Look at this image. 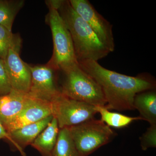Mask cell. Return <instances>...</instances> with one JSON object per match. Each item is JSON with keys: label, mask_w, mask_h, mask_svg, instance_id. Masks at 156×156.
<instances>
[{"label": "cell", "mask_w": 156, "mask_h": 156, "mask_svg": "<svg viewBox=\"0 0 156 156\" xmlns=\"http://www.w3.org/2000/svg\"><path fill=\"white\" fill-rule=\"evenodd\" d=\"M29 67L31 84L28 94L36 98L51 102L61 93L56 84L57 71L48 64L29 65Z\"/></svg>", "instance_id": "9"}, {"label": "cell", "mask_w": 156, "mask_h": 156, "mask_svg": "<svg viewBox=\"0 0 156 156\" xmlns=\"http://www.w3.org/2000/svg\"><path fill=\"white\" fill-rule=\"evenodd\" d=\"M59 130L57 120L53 117L47 127L39 134L31 145L42 156H52Z\"/></svg>", "instance_id": "14"}, {"label": "cell", "mask_w": 156, "mask_h": 156, "mask_svg": "<svg viewBox=\"0 0 156 156\" xmlns=\"http://www.w3.org/2000/svg\"><path fill=\"white\" fill-rule=\"evenodd\" d=\"M134 109H137L143 120L150 125H156V91L155 89L137 93L133 101Z\"/></svg>", "instance_id": "13"}, {"label": "cell", "mask_w": 156, "mask_h": 156, "mask_svg": "<svg viewBox=\"0 0 156 156\" xmlns=\"http://www.w3.org/2000/svg\"><path fill=\"white\" fill-rule=\"evenodd\" d=\"M62 75L59 88L62 95L95 106H105L106 100L97 82L78 62L58 70Z\"/></svg>", "instance_id": "3"}, {"label": "cell", "mask_w": 156, "mask_h": 156, "mask_svg": "<svg viewBox=\"0 0 156 156\" xmlns=\"http://www.w3.org/2000/svg\"><path fill=\"white\" fill-rule=\"evenodd\" d=\"M52 156H80L68 128L59 129Z\"/></svg>", "instance_id": "16"}, {"label": "cell", "mask_w": 156, "mask_h": 156, "mask_svg": "<svg viewBox=\"0 0 156 156\" xmlns=\"http://www.w3.org/2000/svg\"><path fill=\"white\" fill-rule=\"evenodd\" d=\"M2 139H5L8 140L9 142L11 143L15 148L21 154L22 156H27L26 154L25 153L24 151L18 145L13 141V140L11 138L10 136L9 133L6 131L4 127H3V125L0 122V140Z\"/></svg>", "instance_id": "21"}, {"label": "cell", "mask_w": 156, "mask_h": 156, "mask_svg": "<svg viewBox=\"0 0 156 156\" xmlns=\"http://www.w3.org/2000/svg\"><path fill=\"white\" fill-rule=\"evenodd\" d=\"M101 120L109 127L115 128H124L137 120H143L140 117H130L122 114L110 111L105 106H95Z\"/></svg>", "instance_id": "15"}, {"label": "cell", "mask_w": 156, "mask_h": 156, "mask_svg": "<svg viewBox=\"0 0 156 156\" xmlns=\"http://www.w3.org/2000/svg\"><path fill=\"white\" fill-rule=\"evenodd\" d=\"M47 20L52 32L53 55L48 65L58 71L78 62L71 36L58 10L48 6Z\"/></svg>", "instance_id": "4"}, {"label": "cell", "mask_w": 156, "mask_h": 156, "mask_svg": "<svg viewBox=\"0 0 156 156\" xmlns=\"http://www.w3.org/2000/svg\"><path fill=\"white\" fill-rule=\"evenodd\" d=\"M53 118V115L50 116L37 122L23 126L8 133L13 141L24 151L27 146L31 144L47 127Z\"/></svg>", "instance_id": "12"}, {"label": "cell", "mask_w": 156, "mask_h": 156, "mask_svg": "<svg viewBox=\"0 0 156 156\" xmlns=\"http://www.w3.org/2000/svg\"><path fill=\"white\" fill-rule=\"evenodd\" d=\"M12 31L0 25V58L5 60L14 37Z\"/></svg>", "instance_id": "18"}, {"label": "cell", "mask_w": 156, "mask_h": 156, "mask_svg": "<svg viewBox=\"0 0 156 156\" xmlns=\"http://www.w3.org/2000/svg\"><path fill=\"white\" fill-rule=\"evenodd\" d=\"M72 39L78 62L98 61L110 53L86 21L73 9L69 1H61L58 9Z\"/></svg>", "instance_id": "2"}, {"label": "cell", "mask_w": 156, "mask_h": 156, "mask_svg": "<svg viewBox=\"0 0 156 156\" xmlns=\"http://www.w3.org/2000/svg\"><path fill=\"white\" fill-rule=\"evenodd\" d=\"M53 116L59 129L76 126L94 119L98 113L96 107L74 100L60 93L52 101Z\"/></svg>", "instance_id": "6"}, {"label": "cell", "mask_w": 156, "mask_h": 156, "mask_svg": "<svg viewBox=\"0 0 156 156\" xmlns=\"http://www.w3.org/2000/svg\"><path fill=\"white\" fill-rule=\"evenodd\" d=\"M30 97L28 93L14 89L7 95L0 96V122L4 128L19 114Z\"/></svg>", "instance_id": "11"}, {"label": "cell", "mask_w": 156, "mask_h": 156, "mask_svg": "<svg viewBox=\"0 0 156 156\" xmlns=\"http://www.w3.org/2000/svg\"><path fill=\"white\" fill-rule=\"evenodd\" d=\"M12 89L5 62L0 58V96L9 94Z\"/></svg>", "instance_id": "20"}, {"label": "cell", "mask_w": 156, "mask_h": 156, "mask_svg": "<svg viewBox=\"0 0 156 156\" xmlns=\"http://www.w3.org/2000/svg\"><path fill=\"white\" fill-rule=\"evenodd\" d=\"M51 115H53L51 102L30 95L21 111L5 127V129L9 133L23 126L37 122Z\"/></svg>", "instance_id": "10"}, {"label": "cell", "mask_w": 156, "mask_h": 156, "mask_svg": "<svg viewBox=\"0 0 156 156\" xmlns=\"http://www.w3.org/2000/svg\"><path fill=\"white\" fill-rule=\"evenodd\" d=\"M143 150L156 147V125H150L144 134L140 137Z\"/></svg>", "instance_id": "19"}, {"label": "cell", "mask_w": 156, "mask_h": 156, "mask_svg": "<svg viewBox=\"0 0 156 156\" xmlns=\"http://www.w3.org/2000/svg\"><path fill=\"white\" fill-rule=\"evenodd\" d=\"M22 40L15 34L4 60L12 89L28 93L31 84V73L29 65L24 62L20 56Z\"/></svg>", "instance_id": "8"}, {"label": "cell", "mask_w": 156, "mask_h": 156, "mask_svg": "<svg viewBox=\"0 0 156 156\" xmlns=\"http://www.w3.org/2000/svg\"><path fill=\"white\" fill-rule=\"evenodd\" d=\"M68 128L80 156L89 155L116 136L105 123L94 119Z\"/></svg>", "instance_id": "5"}, {"label": "cell", "mask_w": 156, "mask_h": 156, "mask_svg": "<svg viewBox=\"0 0 156 156\" xmlns=\"http://www.w3.org/2000/svg\"><path fill=\"white\" fill-rule=\"evenodd\" d=\"M82 69L91 76L103 92L107 109L118 111L134 110L133 101L137 93L156 89V81L149 75L131 76L107 69L97 61L78 62Z\"/></svg>", "instance_id": "1"}, {"label": "cell", "mask_w": 156, "mask_h": 156, "mask_svg": "<svg viewBox=\"0 0 156 156\" xmlns=\"http://www.w3.org/2000/svg\"><path fill=\"white\" fill-rule=\"evenodd\" d=\"M22 0H0V25L12 31V27L16 15L23 6Z\"/></svg>", "instance_id": "17"}, {"label": "cell", "mask_w": 156, "mask_h": 156, "mask_svg": "<svg viewBox=\"0 0 156 156\" xmlns=\"http://www.w3.org/2000/svg\"><path fill=\"white\" fill-rule=\"evenodd\" d=\"M73 9L88 23L103 45L111 52L115 50L112 25L98 13L88 0H69Z\"/></svg>", "instance_id": "7"}]
</instances>
